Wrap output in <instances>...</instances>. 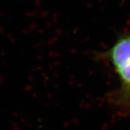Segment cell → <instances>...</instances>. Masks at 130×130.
Returning <instances> with one entry per match:
<instances>
[{
    "instance_id": "6da1fadb",
    "label": "cell",
    "mask_w": 130,
    "mask_h": 130,
    "mask_svg": "<svg viewBox=\"0 0 130 130\" xmlns=\"http://www.w3.org/2000/svg\"><path fill=\"white\" fill-rule=\"evenodd\" d=\"M120 81L119 102L130 103V33L119 38L107 53Z\"/></svg>"
}]
</instances>
